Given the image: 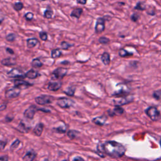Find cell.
<instances>
[{
  "instance_id": "6da1fadb",
  "label": "cell",
  "mask_w": 161,
  "mask_h": 161,
  "mask_svg": "<svg viewBox=\"0 0 161 161\" xmlns=\"http://www.w3.org/2000/svg\"><path fill=\"white\" fill-rule=\"evenodd\" d=\"M102 147L106 156L115 159L123 157L126 152L125 146L116 141H107L102 143Z\"/></svg>"
},
{
  "instance_id": "7a4b0ae2",
  "label": "cell",
  "mask_w": 161,
  "mask_h": 161,
  "mask_svg": "<svg viewBox=\"0 0 161 161\" xmlns=\"http://www.w3.org/2000/svg\"><path fill=\"white\" fill-rule=\"evenodd\" d=\"M145 113L154 122L159 120L161 118L160 111L156 106H149L145 110Z\"/></svg>"
},
{
  "instance_id": "3957f363",
  "label": "cell",
  "mask_w": 161,
  "mask_h": 161,
  "mask_svg": "<svg viewBox=\"0 0 161 161\" xmlns=\"http://www.w3.org/2000/svg\"><path fill=\"white\" fill-rule=\"evenodd\" d=\"M133 100V98L132 96H123L118 97V98H116L114 99V105L115 106H121L122 105H127V104H129L130 103H132Z\"/></svg>"
},
{
  "instance_id": "277c9868",
  "label": "cell",
  "mask_w": 161,
  "mask_h": 161,
  "mask_svg": "<svg viewBox=\"0 0 161 161\" xmlns=\"http://www.w3.org/2000/svg\"><path fill=\"white\" fill-rule=\"evenodd\" d=\"M68 71V70L66 68H58L53 70L52 73L51 78L52 79H61L66 76Z\"/></svg>"
},
{
  "instance_id": "5b68a950",
  "label": "cell",
  "mask_w": 161,
  "mask_h": 161,
  "mask_svg": "<svg viewBox=\"0 0 161 161\" xmlns=\"http://www.w3.org/2000/svg\"><path fill=\"white\" fill-rule=\"evenodd\" d=\"M74 101L71 99L68 98H60L57 99V104L62 108H69L74 105Z\"/></svg>"
},
{
  "instance_id": "8992f818",
  "label": "cell",
  "mask_w": 161,
  "mask_h": 161,
  "mask_svg": "<svg viewBox=\"0 0 161 161\" xmlns=\"http://www.w3.org/2000/svg\"><path fill=\"white\" fill-rule=\"evenodd\" d=\"M53 101L52 96L48 95H42L37 97L35 98V102L40 105H45L47 104L52 103Z\"/></svg>"
},
{
  "instance_id": "52a82bcc",
  "label": "cell",
  "mask_w": 161,
  "mask_h": 161,
  "mask_svg": "<svg viewBox=\"0 0 161 161\" xmlns=\"http://www.w3.org/2000/svg\"><path fill=\"white\" fill-rule=\"evenodd\" d=\"M20 92H21V89H20L18 87L15 86L6 91L5 96L8 99L15 98L20 95Z\"/></svg>"
},
{
  "instance_id": "ba28073f",
  "label": "cell",
  "mask_w": 161,
  "mask_h": 161,
  "mask_svg": "<svg viewBox=\"0 0 161 161\" xmlns=\"http://www.w3.org/2000/svg\"><path fill=\"white\" fill-rule=\"evenodd\" d=\"M105 30V20L104 18L99 17L96 20L95 25V32L96 33H101Z\"/></svg>"
},
{
  "instance_id": "9c48e42d",
  "label": "cell",
  "mask_w": 161,
  "mask_h": 161,
  "mask_svg": "<svg viewBox=\"0 0 161 161\" xmlns=\"http://www.w3.org/2000/svg\"><path fill=\"white\" fill-rule=\"evenodd\" d=\"M117 89L114 92L113 95L115 96H120L123 95H125V94L129 93L130 91V89L128 86L124 84H119L117 85Z\"/></svg>"
},
{
  "instance_id": "30bf717a",
  "label": "cell",
  "mask_w": 161,
  "mask_h": 161,
  "mask_svg": "<svg viewBox=\"0 0 161 161\" xmlns=\"http://www.w3.org/2000/svg\"><path fill=\"white\" fill-rule=\"evenodd\" d=\"M39 108L35 105H32L28 109H26L24 112V116L25 118L32 120L35 116V114L37 111H39Z\"/></svg>"
},
{
  "instance_id": "8fae6325",
  "label": "cell",
  "mask_w": 161,
  "mask_h": 161,
  "mask_svg": "<svg viewBox=\"0 0 161 161\" xmlns=\"http://www.w3.org/2000/svg\"><path fill=\"white\" fill-rule=\"evenodd\" d=\"M8 76L10 78H25V76L23 74V72L21 70L19 69H13L8 73Z\"/></svg>"
},
{
  "instance_id": "7c38bea8",
  "label": "cell",
  "mask_w": 161,
  "mask_h": 161,
  "mask_svg": "<svg viewBox=\"0 0 161 161\" xmlns=\"http://www.w3.org/2000/svg\"><path fill=\"white\" fill-rule=\"evenodd\" d=\"M92 121L94 123L96 124L97 125L103 126L105 125L106 122L107 121V117L105 115L95 117V118H94L93 119Z\"/></svg>"
},
{
  "instance_id": "4fadbf2b",
  "label": "cell",
  "mask_w": 161,
  "mask_h": 161,
  "mask_svg": "<svg viewBox=\"0 0 161 161\" xmlns=\"http://www.w3.org/2000/svg\"><path fill=\"white\" fill-rule=\"evenodd\" d=\"M124 110L121 106H115V108H113V110H109L108 113L110 116H114L116 115H121L123 114Z\"/></svg>"
},
{
  "instance_id": "5bb4252c",
  "label": "cell",
  "mask_w": 161,
  "mask_h": 161,
  "mask_svg": "<svg viewBox=\"0 0 161 161\" xmlns=\"http://www.w3.org/2000/svg\"><path fill=\"white\" fill-rule=\"evenodd\" d=\"M15 86L18 87L20 89L21 88H26L28 86H31V85L28 82H26L25 80H23L21 79H16L15 80Z\"/></svg>"
},
{
  "instance_id": "9a60e30c",
  "label": "cell",
  "mask_w": 161,
  "mask_h": 161,
  "mask_svg": "<svg viewBox=\"0 0 161 161\" xmlns=\"http://www.w3.org/2000/svg\"><path fill=\"white\" fill-rule=\"evenodd\" d=\"M62 87V83L60 82H55L50 83L48 85V89L51 91H57Z\"/></svg>"
},
{
  "instance_id": "2e32d148",
  "label": "cell",
  "mask_w": 161,
  "mask_h": 161,
  "mask_svg": "<svg viewBox=\"0 0 161 161\" xmlns=\"http://www.w3.org/2000/svg\"><path fill=\"white\" fill-rule=\"evenodd\" d=\"M1 63L3 66H14L16 64V59L15 58H12V57H8V58H6L3 59L1 60Z\"/></svg>"
},
{
  "instance_id": "e0dca14e",
  "label": "cell",
  "mask_w": 161,
  "mask_h": 161,
  "mask_svg": "<svg viewBox=\"0 0 161 161\" xmlns=\"http://www.w3.org/2000/svg\"><path fill=\"white\" fill-rule=\"evenodd\" d=\"M83 10L82 8H78L76 9H74L71 13H70V16L73 18H76L77 19H79L81 15L83 14Z\"/></svg>"
},
{
  "instance_id": "ac0fdd59",
  "label": "cell",
  "mask_w": 161,
  "mask_h": 161,
  "mask_svg": "<svg viewBox=\"0 0 161 161\" xmlns=\"http://www.w3.org/2000/svg\"><path fill=\"white\" fill-rule=\"evenodd\" d=\"M36 157V154L33 151H29L23 157V161H33Z\"/></svg>"
},
{
  "instance_id": "d6986e66",
  "label": "cell",
  "mask_w": 161,
  "mask_h": 161,
  "mask_svg": "<svg viewBox=\"0 0 161 161\" xmlns=\"http://www.w3.org/2000/svg\"><path fill=\"white\" fill-rule=\"evenodd\" d=\"M43 127L44 126H43V125L42 123H39L35 126L34 130H33V132H34V134L36 136L40 137L42 135L43 130Z\"/></svg>"
},
{
  "instance_id": "ffe728a7",
  "label": "cell",
  "mask_w": 161,
  "mask_h": 161,
  "mask_svg": "<svg viewBox=\"0 0 161 161\" xmlns=\"http://www.w3.org/2000/svg\"><path fill=\"white\" fill-rule=\"evenodd\" d=\"M101 60L105 66H108L110 63V55L108 52H104L101 56Z\"/></svg>"
},
{
  "instance_id": "44dd1931",
  "label": "cell",
  "mask_w": 161,
  "mask_h": 161,
  "mask_svg": "<svg viewBox=\"0 0 161 161\" xmlns=\"http://www.w3.org/2000/svg\"><path fill=\"white\" fill-rule=\"evenodd\" d=\"M25 78L33 79L37 78V77L39 76V72L37 71V70L31 69L28 70V71L25 74Z\"/></svg>"
},
{
  "instance_id": "7402d4cb",
  "label": "cell",
  "mask_w": 161,
  "mask_h": 161,
  "mask_svg": "<svg viewBox=\"0 0 161 161\" xmlns=\"http://www.w3.org/2000/svg\"><path fill=\"white\" fill-rule=\"evenodd\" d=\"M39 43V40L36 38H30L26 40L27 47L28 49H33Z\"/></svg>"
},
{
  "instance_id": "603a6c76",
  "label": "cell",
  "mask_w": 161,
  "mask_h": 161,
  "mask_svg": "<svg viewBox=\"0 0 161 161\" xmlns=\"http://www.w3.org/2000/svg\"><path fill=\"white\" fill-rule=\"evenodd\" d=\"M118 55L121 57H127L132 56L133 53L127 51L126 50L124 49H121L118 51Z\"/></svg>"
},
{
  "instance_id": "cb8c5ba5",
  "label": "cell",
  "mask_w": 161,
  "mask_h": 161,
  "mask_svg": "<svg viewBox=\"0 0 161 161\" xmlns=\"http://www.w3.org/2000/svg\"><path fill=\"white\" fill-rule=\"evenodd\" d=\"M62 52L59 49H53L51 52V57L53 59H57L62 55Z\"/></svg>"
},
{
  "instance_id": "d4e9b609",
  "label": "cell",
  "mask_w": 161,
  "mask_h": 161,
  "mask_svg": "<svg viewBox=\"0 0 161 161\" xmlns=\"http://www.w3.org/2000/svg\"><path fill=\"white\" fill-rule=\"evenodd\" d=\"M31 64L33 68H41V67H42L43 63L40 61V60L39 59L36 58V59H33Z\"/></svg>"
},
{
  "instance_id": "484cf974",
  "label": "cell",
  "mask_w": 161,
  "mask_h": 161,
  "mask_svg": "<svg viewBox=\"0 0 161 161\" xmlns=\"http://www.w3.org/2000/svg\"><path fill=\"white\" fill-rule=\"evenodd\" d=\"M18 129L20 131V132H22L23 133H26V132H28L30 128L28 126H26L25 123L21 122V123H20L19 125L18 126Z\"/></svg>"
},
{
  "instance_id": "4316f807",
  "label": "cell",
  "mask_w": 161,
  "mask_h": 161,
  "mask_svg": "<svg viewBox=\"0 0 161 161\" xmlns=\"http://www.w3.org/2000/svg\"><path fill=\"white\" fill-rule=\"evenodd\" d=\"M79 133L78 132V131L74 130H70L68 131V136L70 139H74L76 138V137H78Z\"/></svg>"
},
{
  "instance_id": "83f0119b",
  "label": "cell",
  "mask_w": 161,
  "mask_h": 161,
  "mask_svg": "<svg viewBox=\"0 0 161 161\" xmlns=\"http://www.w3.org/2000/svg\"><path fill=\"white\" fill-rule=\"evenodd\" d=\"M134 9H137L140 10V11H144L146 9V5L145 3L139 1L137 3L135 7H134Z\"/></svg>"
},
{
  "instance_id": "f1b7e54d",
  "label": "cell",
  "mask_w": 161,
  "mask_h": 161,
  "mask_svg": "<svg viewBox=\"0 0 161 161\" xmlns=\"http://www.w3.org/2000/svg\"><path fill=\"white\" fill-rule=\"evenodd\" d=\"M75 91H76L75 88H74V87H69V88H67L64 92L66 95H67L69 96H73L74 95Z\"/></svg>"
},
{
  "instance_id": "f546056e",
  "label": "cell",
  "mask_w": 161,
  "mask_h": 161,
  "mask_svg": "<svg viewBox=\"0 0 161 161\" xmlns=\"http://www.w3.org/2000/svg\"><path fill=\"white\" fill-rule=\"evenodd\" d=\"M16 39V35L14 33H10L6 36V39L8 42H13L15 41Z\"/></svg>"
},
{
  "instance_id": "4dcf8cb0",
  "label": "cell",
  "mask_w": 161,
  "mask_h": 161,
  "mask_svg": "<svg viewBox=\"0 0 161 161\" xmlns=\"http://www.w3.org/2000/svg\"><path fill=\"white\" fill-rule=\"evenodd\" d=\"M24 8V5H23L22 2H16L14 5H13V8H14L16 12H20Z\"/></svg>"
},
{
  "instance_id": "1f68e13d",
  "label": "cell",
  "mask_w": 161,
  "mask_h": 161,
  "mask_svg": "<svg viewBox=\"0 0 161 161\" xmlns=\"http://www.w3.org/2000/svg\"><path fill=\"white\" fill-rule=\"evenodd\" d=\"M60 46H61V48L63 50H68L70 47L74 46V44H71V43H69L68 42H67L66 41H63L60 43Z\"/></svg>"
},
{
  "instance_id": "d6a6232c",
  "label": "cell",
  "mask_w": 161,
  "mask_h": 161,
  "mask_svg": "<svg viewBox=\"0 0 161 161\" xmlns=\"http://www.w3.org/2000/svg\"><path fill=\"white\" fill-rule=\"evenodd\" d=\"M53 15V12L51 9H47L43 13V16L44 18L47 19H50L52 18V16Z\"/></svg>"
},
{
  "instance_id": "836d02e7",
  "label": "cell",
  "mask_w": 161,
  "mask_h": 161,
  "mask_svg": "<svg viewBox=\"0 0 161 161\" xmlns=\"http://www.w3.org/2000/svg\"><path fill=\"white\" fill-rule=\"evenodd\" d=\"M152 96L156 100H161V89L156 90L155 91H154L152 94Z\"/></svg>"
},
{
  "instance_id": "e575fe53",
  "label": "cell",
  "mask_w": 161,
  "mask_h": 161,
  "mask_svg": "<svg viewBox=\"0 0 161 161\" xmlns=\"http://www.w3.org/2000/svg\"><path fill=\"white\" fill-rule=\"evenodd\" d=\"M98 42L101 44L103 45H106L110 43V39L106 37H101L98 39Z\"/></svg>"
},
{
  "instance_id": "d590c367",
  "label": "cell",
  "mask_w": 161,
  "mask_h": 161,
  "mask_svg": "<svg viewBox=\"0 0 161 161\" xmlns=\"http://www.w3.org/2000/svg\"><path fill=\"white\" fill-rule=\"evenodd\" d=\"M97 152H98V155L101 157H105L106 156L105 154L104 153V151L102 147V144L101 145L99 144V145H98V146H97Z\"/></svg>"
},
{
  "instance_id": "8d00e7d4",
  "label": "cell",
  "mask_w": 161,
  "mask_h": 161,
  "mask_svg": "<svg viewBox=\"0 0 161 161\" xmlns=\"http://www.w3.org/2000/svg\"><path fill=\"white\" fill-rule=\"evenodd\" d=\"M39 37L40 39L43 41H46L48 39V34L47 33L44 31H42L39 33Z\"/></svg>"
},
{
  "instance_id": "74e56055",
  "label": "cell",
  "mask_w": 161,
  "mask_h": 161,
  "mask_svg": "<svg viewBox=\"0 0 161 161\" xmlns=\"http://www.w3.org/2000/svg\"><path fill=\"white\" fill-rule=\"evenodd\" d=\"M139 18H140V15L137 13H133V14L130 16L131 20H132V21L133 22H137L139 20Z\"/></svg>"
},
{
  "instance_id": "f35d334b",
  "label": "cell",
  "mask_w": 161,
  "mask_h": 161,
  "mask_svg": "<svg viewBox=\"0 0 161 161\" xmlns=\"http://www.w3.org/2000/svg\"><path fill=\"white\" fill-rule=\"evenodd\" d=\"M33 16H34V15H33V13L28 12L25 15L24 17L26 20H27V21H31V20H33Z\"/></svg>"
},
{
  "instance_id": "ab89813d",
  "label": "cell",
  "mask_w": 161,
  "mask_h": 161,
  "mask_svg": "<svg viewBox=\"0 0 161 161\" xmlns=\"http://www.w3.org/2000/svg\"><path fill=\"white\" fill-rule=\"evenodd\" d=\"M20 143V140H18V139H16V140L15 141V142L12 144V145H11V149H12V150H15V149L17 148V147L19 146Z\"/></svg>"
},
{
  "instance_id": "60d3db41",
  "label": "cell",
  "mask_w": 161,
  "mask_h": 161,
  "mask_svg": "<svg viewBox=\"0 0 161 161\" xmlns=\"http://www.w3.org/2000/svg\"><path fill=\"white\" fill-rule=\"evenodd\" d=\"M55 130H56V132H58V133H64L66 132V126H59V127H58V128H56Z\"/></svg>"
},
{
  "instance_id": "b9f144b4",
  "label": "cell",
  "mask_w": 161,
  "mask_h": 161,
  "mask_svg": "<svg viewBox=\"0 0 161 161\" xmlns=\"http://www.w3.org/2000/svg\"><path fill=\"white\" fill-rule=\"evenodd\" d=\"M72 161H85L84 159L80 156H76L73 158Z\"/></svg>"
},
{
  "instance_id": "7bdbcfd3",
  "label": "cell",
  "mask_w": 161,
  "mask_h": 161,
  "mask_svg": "<svg viewBox=\"0 0 161 161\" xmlns=\"http://www.w3.org/2000/svg\"><path fill=\"white\" fill-rule=\"evenodd\" d=\"M6 145V143L4 141H0V150H3Z\"/></svg>"
},
{
  "instance_id": "ee69618b",
  "label": "cell",
  "mask_w": 161,
  "mask_h": 161,
  "mask_svg": "<svg viewBox=\"0 0 161 161\" xmlns=\"http://www.w3.org/2000/svg\"><path fill=\"white\" fill-rule=\"evenodd\" d=\"M76 1L78 3V4L85 5L86 4L87 0H76Z\"/></svg>"
},
{
  "instance_id": "f6af8a7d",
  "label": "cell",
  "mask_w": 161,
  "mask_h": 161,
  "mask_svg": "<svg viewBox=\"0 0 161 161\" xmlns=\"http://www.w3.org/2000/svg\"><path fill=\"white\" fill-rule=\"evenodd\" d=\"M6 52H7L8 53H9V54L13 55L15 53L14 51H13V50L12 49H11V48H9V47L6 48Z\"/></svg>"
},
{
  "instance_id": "bcb514c9",
  "label": "cell",
  "mask_w": 161,
  "mask_h": 161,
  "mask_svg": "<svg viewBox=\"0 0 161 161\" xmlns=\"http://www.w3.org/2000/svg\"><path fill=\"white\" fill-rule=\"evenodd\" d=\"M147 14H149V15H151V16H154L156 15V10L150 9V11L147 12Z\"/></svg>"
},
{
  "instance_id": "7dc6e473",
  "label": "cell",
  "mask_w": 161,
  "mask_h": 161,
  "mask_svg": "<svg viewBox=\"0 0 161 161\" xmlns=\"http://www.w3.org/2000/svg\"><path fill=\"white\" fill-rule=\"evenodd\" d=\"M0 161H8V156H5L0 157Z\"/></svg>"
},
{
  "instance_id": "c3c4849f",
  "label": "cell",
  "mask_w": 161,
  "mask_h": 161,
  "mask_svg": "<svg viewBox=\"0 0 161 161\" xmlns=\"http://www.w3.org/2000/svg\"><path fill=\"white\" fill-rule=\"evenodd\" d=\"M13 117L12 116V117H9L8 116V115L6 117V118H5V120H6V121L7 122H12V121L13 120Z\"/></svg>"
},
{
  "instance_id": "681fc988",
  "label": "cell",
  "mask_w": 161,
  "mask_h": 161,
  "mask_svg": "<svg viewBox=\"0 0 161 161\" xmlns=\"http://www.w3.org/2000/svg\"><path fill=\"white\" fill-rule=\"evenodd\" d=\"M5 20V16L3 15H0V25L2 24V23Z\"/></svg>"
},
{
  "instance_id": "f907efd6",
  "label": "cell",
  "mask_w": 161,
  "mask_h": 161,
  "mask_svg": "<svg viewBox=\"0 0 161 161\" xmlns=\"http://www.w3.org/2000/svg\"><path fill=\"white\" fill-rule=\"evenodd\" d=\"M6 108V105H3L1 106H0V111H3L5 110Z\"/></svg>"
},
{
  "instance_id": "816d5d0a",
  "label": "cell",
  "mask_w": 161,
  "mask_h": 161,
  "mask_svg": "<svg viewBox=\"0 0 161 161\" xmlns=\"http://www.w3.org/2000/svg\"><path fill=\"white\" fill-rule=\"evenodd\" d=\"M160 147H161V139H160Z\"/></svg>"
},
{
  "instance_id": "f5cc1de1",
  "label": "cell",
  "mask_w": 161,
  "mask_h": 161,
  "mask_svg": "<svg viewBox=\"0 0 161 161\" xmlns=\"http://www.w3.org/2000/svg\"><path fill=\"white\" fill-rule=\"evenodd\" d=\"M44 161H49V160L48 159H45Z\"/></svg>"
},
{
  "instance_id": "db71d44e",
  "label": "cell",
  "mask_w": 161,
  "mask_h": 161,
  "mask_svg": "<svg viewBox=\"0 0 161 161\" xmlns=\"http://www.w3.org/2000/svg\"><path fill=\"white\" fill-rule=\"evenodd\" d=\"M40 1H46V0H40Z\"/></svg>"
},
{
  "instance_id": "11a10c76",
  "label": "cell",
  "mask_w": 161,
  "mask_h": 161,
  "mask_svg": "<svg viewBox=\"0 0 161 161\" xmlns=\"http://www.w3.org/2000/svg\"><path fill=\"white\" fill-rule=\"evenodd\" d=\"M62 161H67L66 160H62Z\"/></svg>"
}]
</instances>
